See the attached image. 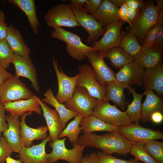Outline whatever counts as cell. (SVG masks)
<instances>
[{"label":"cell","mask_w":163,"mask_h":163,"mask_svg":"<svg viewBox=\"0 0 163 163\" xmlns=\"http://www.w3.org/2000/svg\"><path fill=\"white\" fill-rule=\"evenodd\" d=\"M77 143L85 147H93L111 155H126L129 153L132 143L117 131L101 135L84 133L79 137Z\"/></svg>","instance_id":"6da1fadb"},{"label":"cell","mask_w":163,"mask_h":163,"mask_svg":"<svg viewBox=\"0 0 163 163\" xmlns=\"http://www.w3.org/2000/svg\"><path fill=\"white\" fill-rule=\"evenodd\" d=\"M160 9L155 4L154 1H145L132 25L126 27L127 31L133 33L141 43L147 33L157 23Z\"/></svg>","instance_id":"7a4b0ae2"},{"label":"cell","mask_w":163,"mask_h":163,"mask_svg":"<svg viewBox=\"0 0 163 163\" xmlns=\"http://www.w3.org/2000/svg\"><path fill=\"white\" fill-rule=\"evenodd\" d=\"M50 35L53 38L65 42L66 44V49L67 53L76 60L80 61L84 59L87 53L97 51L96 48L83 43L78 34L62 27L53 29L51 31Z\"/></svg>","instance_id":"3957f363"},{"label":"cell","mask_w":163,"mask_h":163,"mask_svg":"<svg viewBox=\"0 0 163 163\" xmlns=\"http://www.w3.org/2000/svg\"><path fill=\"white\" fill-rule=\"evenodd\" d=\"M68 138L58 139L50 142V146L52 152L48 154V163H54L59 160L65 161L69 163H80L83 157V153L85 147L76 144H72L71 149L66 148L65 142Z\"/></svg>","instance_id":"277c9868"},{"label":"cell","mask_w":163,"mask_h":163,"mask_svg":"<svg viewBox=\"0 0 163 163\" xmlns=\"http://www.w3.org/2000/svg\"><path fill=\"white\" fill-rule=\"evenodd\" d=\"M46 25L54 28L79 27L71 6L63 3L50 8L44 17Z\"/></svg>","instance_id":"5b68a950"},{"label":"cell","mask_w":163,"mask_h":163,"mask_svg":"<svg viewBox=\"0 0 163 163\" xmlns=\"http://www.w3.org/2000/svg\"><path fill=\"white\" fill-rule=\"evenodd\" d=\"M69 5L77 22L88 34L86 40L87 43L97 41L98 38L104 35L106 26L97 21L92 14H88L89 12L84 7Z\"/></svg>","instance_id":"8992f818"},{"label":"cell","mask_w":163,"mask_h":163,"mask_svg":"<svg viewBox=\"0 0 163 163\" xmlns=\"http://www.w3.org/2000/svg\"><path fill=\"white\" fill-rule=\"evenodd\" d=\"M34 95L19 78L15 75L6 80L0 86V102L3 104L30 99Z\"/></svg>","instance_id":"52a82bcc"},{"label":"cell","mask_w":163,"mask_h":163,"mask_svg":"<svg viewBox=\"0 0 163 163\" xmlns=\"http://www.w3.org/2000/svg\"><path fill=\"white\" fill-rule=\"evenodd\" d=\"M101 102L91 96L85 88L76 86L72 97L64 105L68 109L85 117L92 115L93 108Z\"/></svg>","instance_id":"ba28073f"},{"label":"cell","mask_w":163,"mask_h":163,"mask_svg":"<svg viewBox=\"0 0 163 163\" xmlns=\"http://www.w3.org/2000/svg\"><path fill=\"white\" fill-rule=\"evenodd\" d=\"M79 77L76 86L85 88L92 97L101 101H107L105 98V88L98 82L92 66L87 64L78 67Z\"/></svg>","instance_id":"9c48e42d"},{"label":"cell","mask_w":163,"mask_h":163,"mask_svg":"<svg viewBox=\"0 0 163 163\" xmlns=\"http://www.w3.org/2000/svg\"><path fill=\"white\" fill-rule=\"evenodd\" d=\"M92 115L110 125L119 127L133 123L125 112L120 111L108 101H101L92 110Z\"/></svg>","instance_id":"30bf717a"},{"label":"cell","mask_w":163,"mask_h":163,"mask_svg":"<svg viewBox=\"0 0 163 163\" xmlns=\"http://www.w3.org/2000/svg\"><path fill=\"white\" fill-rule=\"evenodd\" d=\"M117 131L132 143L145 144L152 140L163 139V133L132 123L118 127Z\"/></svg>","instance_id":"8fae6325"},{"label":"cell","mask_w":163,"mask_h":163,"mask_svg":"<svg viewBox=\"0 0 163 163\" xmlns=\"http://www.w3.org/2000/svg\"><path fill=\"white\" fill-rule=\"evenodd\" d=\"M52 65L56 75L58 83V90L55 97L60 103L63 104L68 101L72 97L75 88L76 83L79 77L78 73L73 77H70L65 74L61 67L59 69L57 60L54 57L52 60Z\"/></svg>","instance_id":"7c38bea8"},{"label":"cell","mask_w":163,"mask_h":163,"mask_svg":"<svg viewBox=\"0 0 163 163\" xmlns=\"http://www.w3.org/2000/svg\"><path fill=\"white\" fill-rule=\"evenodd\" d=\"M125 23L120 20L106 26L102 37L92 43L90 46L103 54L112 48L119 47L122 37L121 29Z\"/></svg>","instance_id":"4fadbf2b"},{"label":"cell","mask_w":163,"mask_h":163,"mask_svg":"<svg viewBox=\"0 0 163 163\" xmlns=\"http://www.w3.org/2000/svg\"><path fill=\"white\" fill-rule=\"evenodd\" d=\"M11 63L15 69V75L23 77L29 79L32 86L37 93L40 91L37 70L29 56H22L14 53Z\"/></svg>","instance_id":"5bb4252c"},{"label":"cell","mask_w":163,"mask_h":163,"mask_svg":"<svg viewBox=\"0 0 163 163\" xmlns=\"http://www.w3.org/2000/svg\"><path fill=\"white\" fill-rule=\"evenodd\" d=\"M91 64L99 84L104 86L106 83L117 80L113 71L105 63L103 53L98 51L91 52L85 54Z\"/></svg>","instance_id":"9a60e30c"},{"label":"cell","mask_w":163,"mask_h":163,"mask_svg":"<svg viewBox=\"0 0 163 163\" xmlns=\"http://www.w3.org/2000/svg\"><path fill=\"white\" fill-rule=\"evenodd\" d=\"M145 70L133 61L120 69L115 74V78L119 83L126 86L143 85Z\"/></svg>","instance_id":"2e32d148"},{"label":"cell","mask_w":163,"mask_h":163,"mask_svg":"<svg viewBox=\"0 0 163 163\" xmlns=\"http://www.w3.org/2000/svg\"><path fill=\"white\" fill-rule=\"evenodd\" d=\"M32 113L31 112H26L21 116L20 132L22 147H30L33 145L34 141L43 140L48 137L47 132L48 129L47 126H41L37 128H33L29 127L26 124L25 122L26 117Z\"/></svg>","instance_id":"e0dca14e"},{"label":"cell","mask_w":163,"mask_h":163,"mask_svg":"<svg viewBox=\"0 0 163 163\" xmlns=\"http://www.w3.org/2000/svg\"><path fill=\"white\" fill-rule=\"evenodd\" d=\"M51 141L49 136L40 143L27 148L22 147L17 156L23 163H48L47 156L45 151L46 143Z\"/></svg>","instance_id":"ac0fdd59"},{"label":"cell","mask_w":163,"mask_h":163,"mask_svg":"<svg viewBox=\"0 0 163 163\" xmlns=\"http://www.w3.org/2000/svg\"><path fill=\"white\" fill-rule=\"evenodd\" d=\"M33 97L38 101L41 108L51 139L53 141L58 139L63 129L62 127L60 118L57 111L55 109H51L37 96L34 94Z\"/></svg>","instance_id":"d6986e66"},{"label":"cell","mask_w":163,"mask_h":163,"mask_svg":"<svg viewBox=\"0 0 163 163\" xmlns=\"http://www.w3.org/2000/svg\"><path fill=\"white\" fill-rule=\"evenodd\" d=\"M19 117L15 114L9 113L6 115L8 127L3 134L13 152L18 153L22 148Z\"/></svg>","instance_id":"ffe728a7"},{"label":"cell","mask_w":163,"mask_h":163,"mask_svg":"<svg viewBox=\"0 0 163 163\" xmlns=\"http://www.w3.org/2000/svg\"><path fill=\"white\" fill-rule=\"evenodd\" d=\"M143 85L145 90H154L161 97L163 94V64L145 70Z\"/></svg>","instance_id":"44dd1931"},{"label":"cell","mask_w":163,"mask_h":163,"mask_svg":"<svg viewBox=\"0 0 163 163\" xmlns=\"http://www.w3.org/2000/svg\"><path fill=\"white\" fill-rule=\"evenodd\" d=\"M5 110L10 114L21 116L24 113L29 112L42 114V109L38 101L33 97L25 100L11 101L3 104Z\"/></svg>","instance_id":"7402d4cb"},{"label":"cell","mask_w":163,"mask_h":163,"mask_svg":"<svg viewBox=\"0 0 163 163\" xmlns=\"http://www.w3.org/2000/svg\"><path fill=\"white\" fill-rule=\"evenodd\" d=\"M143 94L145 96L146 98L142 103L141 120L145 123L150 121V117L152 113L163 110V100L151 90H145Z\"/></svg>","instance_id":"603a6c76"},{"label":"cell","mask_w":163,"mask_h":163,"mask_svg":"<svg viewBox=\"0 0 163 163\" xmlns=\"http://www.w3.org/2000/svg\"><path fill=\"white\" fill-rule=\"evenodd\" d=\"M119 8L110 0H103L97 10L92 14L99 22L105 26L120 20Z\"/></svg>","instance_id":"cb8c5ba5"},{"label":"cell","mask_w":163,"mask_h":163,"mask_svg":"<svg viewBox=\"0 0 163 163\" xmlns=\"http://www.w3.org/2000/svg\"><path fill=\"white\" fill-rule=\"evenodd\" d=\"M105 87L107 101H112L115 106L124 110L129 104V102L126 101L125 97L124 91L125 86L117 80H113L107 82Z\"/></svg>","instance_id":"d4e9b609"},{"label":"cell","mask_w":163,"mask_h":163,"mask_svg":"<svg viewBox=\"0 0 163 163\" xmlns=\"http://www.w3.org/2000/svg\"><path fill=\"white\" fill-rule=\"evenodd\" d=\"M163 50L154 46L142 47L141 54L133 61L144 69L153 68L162 62Z\"/></svg>","instance_id":"484cf974"},{"label":"cell","mask_w":163,"mask_h":163,"mask_svg":"<svg viewBox=\"0 0 163 163\" xmlns=\"http://www.w3.org/2000/svg\"><path fill=\"white\" fill-rule=\"evenodd\" d=\"M45 97L42 101L46 104H48L55 108L60 118L61 126L63 129L66 127L67 122L71 119L78 115L75 112L67 109L63 104L59 102L56 99L52 89L49 88L44 94Z\"/></svg>","instance_id":"4316f807"},{"label":"cell","mask_w":163,"mask_h":163,"mask_svg":"<svg viewBox=\"0 0 163 163\" xmlns=\"http://www.w3.org/2000/svg\"><path fill=\"white\" fill-rule=\"evenodd\" d=\"M10 4L16 6L26 15L33 33H38L40 22L36 14L35 2L34 0H8Z\"/></svg>","instance_id":"83f0119b"},{"label":"cell","mask_w":163,"mask_h":163,"mask_svg":"<svg viewBox=\"0 0 163 163\" xmlns=\"http://www.w3.org/2000/svg\"><path fill=\"white\" fill-rule=\"evenodd\" d=\"M5 39L14 53L28 56L31 50L25 44L20 31L12 24L8 27Z\"/></svg>","instance_id":"f1b7e54d"},{"label":"cell","mask_w":163,"mask_h":163,"mask_svg":"<svg viewBox=\"0 0 163 163\" xmlns=\"http://www.w3.org/2000/svg\"><path fill=\"white\" fill-rule=\"evenodd\" d=\"M80 126L82 131L88 133L94 131L115 132L117 131L118 128V127L107 123L93 115L83 117Z\"/></svg>","instance_id":"f546056e"},{"label":"cell","mask_w":163,"mask_h":163,"mask_svg":"<svg viewBox=\"0 0 163 163\" xmlns=\"http://www.w3.org/2000/svg\"><path fill=\"white\" fill-rule=\"evenodd\" d=\"M121 35L119 47L131 56L133 60L140 56L142 47L133 33L128 31L125 32L122 31Z\"/></svg>","instance_id":"4dcf8cb0"},{"label":"cell","mask_w":163,"mask_h":163,"mask_svg":"<svg viewBox=\"0 0 163 163\" xmlns=\"http://www.w3.org/2000/svg\"><path fill=\"white\" fill-rule=\"evenodd\" d=\"M126 88L129 90V93L132 94L133 99L125 112L133 123L139 124L141 118V100L144 95L137 93L135 89L131 86H127Z\"/></svg>","instance_id":"1f68e13d"},{"label":"cell","mask_w":163,"mask_h":163,"mask_svg":"<svg viewBox=\"0 0 163 163\" xmlns=\"http://www.w3.org/2000/svg\"><path fill=\"white\" fill-rule=\"evenodd\" d=\"M103 54L104 58L108 59L117 69H120L133 61L132 58L120 47L112 48Z\"/></svg>","instance_id":"d6a6232c"},{"label":"cell","mask_w":163,"mask_h":163,"mask_svg":"<svg viewBox=\"0 0 163 163\" xmlns=\"http://www.w3.org/2000/svg\"><path fill=\"white\" fill-rule=\"evenodd\" d=\"M82 118V116L79 115L75 117L62 130L58 139L67 137L72 144L77 143L79 135L82 132L80 123Z\"/></svg>","instance_id":"836d02e7"},{"label":"cell","mask_w":163,"mask_h":163,"mask_svg":"<svg viewBox=\"0 0 163 163\" xmlns=\"http://www.w3.org/2000/svg\"><path fill=\"white\" fill-rule=\"evenodd\" d=\"M163 27V9L160 10L157 23L147 33L141 43V46L146 48L152 46Z\"/></svg>","instance_id":"e575fe53"},{"label":"cell","mask_w":163,"mask_h":163,"mask_svg":"<svg viewBox=\"0 0 163 163\" xmlns=\"http://www.w3.org/2000/svg\"><path fill=\"white\" fill-rule=\"evenodd\" d=\"M143 144L132 143L129 153L135 158L144 163H160L152 157L143 148Z\"/></svg>","instance_id":"d590c367"},{"label":"cell","mask_w":163,"mask_h":163,"mask_svg":"<svg viewBox=\"0 0 163 163\" xmlns=\"http://www.w3.org/2000/svg\"><path fill=\"white\" fill-rule=\"evenodd\" d=\"M143 148L152 157L163 163V142L153 140L144 144Z\"/></svg>","instance_id":"8d00e7d4"},{"label":"cell","mask_w":163,"mask_h":163,"mask_svg":"<svg viewBox=\"0 0 163 163\" xmlns=\"http://www.w3.org/2000/svg\"><path fill=\"white\" fill-rule=\"evenodd\" d=\"M14 54L6 39L0 40V62L6 69L9 68Z\"/></svg>","instance_id":"74e56055"},{"label":"cell","mask_w":163,"mask_h":163,"mask_svg":"<svg viewBox=\"0 0 163 163\" xmlns=\"http://www.w3.org/2000/svg\"><path fill=\"white\" fill-rule=\"evenodd\" d=\"M97 155V163H142L135 158L128 161L125 160L117 158L103 152H98Z\"/></svg>","instance_id":"f35d334b"},{"label":"cell","mask_w":163,"mask_h":163,"mask_svg":"<svg viewBox=\"0 0 163 163\" xmlns=\"http://www.w3.org/2000/svg\"><path fill=\"white\" fill-rule=\"evenodd\" d=\"M13 151L4 136L0 137V163L6 162V158L12 154Z\"/></svg>","instance_id":"ab89813d"},{"label":"cell","mask_w":163,"mask_h":163,"mask_svg":"<svg viewBox=\"0 0 163 163\" xmlns=\"http://www.w3.org/2000/svg\"><path fill=\"white\" fill-rule=\"evenodd\" d=\"M110 1L118 8L124 4L128 7L134 9H141L145 2L142 0H111Z\"/></svg>","instance_id":"60d3db41"},{"label":"cell","mask_w":163,"mask_h":163,"mask_svg":"<svg viewBox=\"0 0 163 163\" xmlns=\"http://www.w3.org/2000/svg\"><path fill=\"white\" fill-rule=\"evenodd\" d=\"M5 13L0 10V40L5 39L8 26L5 22Z\"/></svg>","instance_id":"b9f144b4"},{"label":"cell","mask_w":163,"mask_h":163,"mask_svg":"<svg viewBox=\"0 0 163 163\" xmlns=\"http://www.w3.org/2000/svg\"><path fill=\"white\" fill-rule=\"evenodd\" d=\"M5 110L3 104L0 102V137L2 136V133L6 130L8 127L6 122Z\"/></svg>","instance_id":"7bdbcfd3"},{"label":"cell","mask_w":163,"mask_h":163,"mask_svg":"<svg viewBox=\"0 0 163 163\" xmlns=\"http://www.w3.org/2000/svg\"><path fill=\"white\" fill-rule=\"evenodd\" d=\"M101 0H87L84 4L85 8L91 14L98 9L102 2Z\"/></svg>","instance_id":"ee69618b"},{"label":"cell","mask_w":163,"mask_h":163,"mask_svg":"<svg viewBox=\"0 0 163 163\" xmlns=\"http://www.w3.org/2000/svg\"><path fill=\"white\" fill-rule=\"evenodd\" d=\"M128 7L125 4H123L119 7L118 14L120 20L125 22H127L129 25L131 26L127 18Z\"/></svg>","instance_id":"f6af8a7d"},{"label":"cell","mask_w":163,"mask_h":163,"mask_svg":"<svg viewBox=\"0 0 163 163\" xmlns=\"http://www.w3.org/2000/svg\"><path fill=\"white\" fill-rule=\"evenodd\" d=\"M141 9L140 8L134 9L128 7L127 18L131 25L137 18Z\"/></svg>","instance_id":"bcb514c9"},{"label":"cell","mask_w":163,"mask_h":163,"mask_svg":"<svg viewBox=\"0 0 163 163\" xmlns=\"http://www.w3.org/2000/svg\"><path fill=\"white\" fill-rule=\"evenodd\" d=\"M13 75L8 72L0 62V86L5 81Z\"/></svg>","instance_id":"7dc6e473"},{"label":"cell","mask_w":163,"mask_h":163,"mask_svg":"<svg viewBox=\"0 0 163 163\" xmlns=\"http://www.w3.org/2000/svg\"><path fill=\"white\" fill-rule=\"evenodd\" d=\"M97 153L93 152L83 156L82 160L80 163H97Z\"/></svg>","instance_id":"c3c4849f"},{"label":"cell","mask_w":163,"mask_h":163,"mask_svg":"<svg viewBox=\"0 0 163 163\" xmlns=\"http://www.w3.org/2000/svg\"><path fill=\"white\" fill-rule=\"evenodd\" d=\"M163 120V116L161 111H156L152 114L150 117V121L154 123L159 124Z\"/></svg>","instance_id":"681fc988"},{"label":"cell","mask_w":163,"mask_h":163,"mask_svg":"<svg viewBox=\"0 0 163 163\" xmlns=\"http://www.w3.org/2000/svg\"><path fill=\"white\" fill-rule=\"evenodd\" d=\"M152 46L163 50V27Z\"/></svg>","instance_id":"f907efd6"},{"label":"cell","mask_w":163,"mask_h":163,"mask_svg":"<svg viewBox=\"0 0 163 163\" xmlns=\"http://www.w3.org/2000/svg\"><path fill=\"white\" fill-rule=\"evenodd\" d=\"M87 0H70L69 5L77 7H83Z\"/></svg>","instance_id":"816d5d0a"},{"label":"cell","mask_w":163,"mask_h":163,"mask_svg":"<svg viewBox=\"0 0 163 163\" xmlns=\"http://www.w3.org/2000/svg\"><path fill=\"white\" fill-rule=\"evenodd\" d=\"M6 162L8 163H23L19 159L15 160L12 158L10 156H9L6 158Z\"/></svg>","instance_id":"f5cc1de1"},{"label":"cell","mask_w":163,"mask_h":163,"mask_svg":"<svg viewBox=\"0 0 163 163\" xmlns=\"http://www.w3.org/2000/svg\"><path fill=\"white\" fill-rule=\"evenodd\" d=\"M156 5L160 9H163V0H156L154 1Z\"/></svg>","instance_id":"db71d44e"},{"label":"cell","mask_w":163,"mask_h":163,"mask_svg":"<svg viewBox=\"0 0 163 163\" xmlns=\"http://www.w3.org/2000/svg\"><path fill=\"white\" fill-rule=\"evenodd\" d=\"M5 163H7V162H5Z\"/></svg>","instance_id":"11a10c76"},{"label":"cell","mask_w":163,"mask_h":163,"mask_svg":"<svg viewBox=\"0 0 163 163\" xmlns=\"http://www.w3.org/2000/svg\"></svg>","instance_id":"9f6ffc18"}]
</instances>
